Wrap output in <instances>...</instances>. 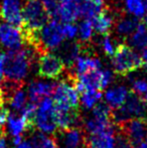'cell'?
Segmentation results:
<instances>
[{
  "label": "cell",
  "mask_w": 147,
  "mask_h": 148,
  "mask_svg": "<svg viewBox=\"0 0 147 148\" xmlns=\"http://www.w3.org/2000/svg\"><path fill=\"white\" fill-rule=\"evenodd\" d=\"M116 126L93 135H87L88 148H114Z\"/></svg>",
  "instance_id": "4fadbf2b"
},
{
  "label": "cell",
  "mask_w": 147,
  "mask_h": 148,
  "mask_svg": "<svg viewBox=\"0 0 147 148\" xmlns=\"http://www.w3.org/2000/svg\"><path fill=\"white\" fill-rule=\"evenodd\" d=\"M132 91L144 99V97L147 95V81L144 79L135 80L132 84Z\"/></svg>",
  "instance_id": "4dcf8cb0"
},
{
  "label": "cell",
  "mask_w": 147,
  "mask_h": 148,
  "mask_svg": "<svg viewBox=\"0 0 147 148\" xmlns=\"http://www.w3.org/2000/svg\"><path fill=\"white\" fill-rule=\"evenodd\" d=\"M94 31L102 35H108L113 27L114 24V17L110 13V11L107 9H104L100 14L93 18L92 20Z\"/></svg>",
  "instance_id": "ac0fdd59"
},
{
  "label": "cell",
  "mask_w": 147,
  "mask_h": 148,
  "mask_svg": "<svg viewBox=\"0 0 147 148\" xmlns=\"http://www.w3.org/2000/svg\"><path fill=\"white\" fill-rule=\"evenodd\" d=\"M80 17L78 2H70V3H59L57 12L55 20L67 23V22H74Z\"/></svg>",
  "instance_id": "d6986e66"
},
{
  "label": "cell",
  "mask_w": 147,
  "mask_h": 148,
  "mask_svg": "<svg viewBox=\"0 0 147 148\" xmlns=\"http://www.w3.org/2000/svg\"><path fill=\"white\" fill-rule=\"evenodd\" d=\"M145 1V5H146V8H147V0H144Z\"/></svg>",
  "instance_id": "ee69618b"
},
{
  "label": "cell",
  "mask_w": 147,
  "mask_h": 148,
  "mask_svg": "<svg viewBox=\"0 0 147 148\" xmlns=\"http://www.w3.org/2000/svg\"><path fill=\"white\" fill-rule=\"evenodd\" d=\"M125 8L128 13L136 18L143 17L147 11L144 0H125Z\"/></svg>",
  "instance_id": "d4e9b609"
},
{
  "label": "cell",
  "mask_w": 147,
  "mask_h": 148,
  "mask_svg": "<svg viewBox=\"0 0 147 148\" xmlns=\"http://www.w3.org/2000/svg\"><path fill=\"white\" fill-rule=\"evenodd\" d=\"M40 1L46 13L49 14V19H55L59 2L57 0H40Z\"/></svg>",
  "instance_id": "f1b7e54d"
},
{
  "label": "cell",
  "mask_w": 147,
  "mask_h": 148,
  "mask_svg": "<svg viewBox=\"0 0 147 148\" xmlns=\"http://www.w3.org/2000/svg\"><path fill=\"white\" fill-rule=\"evenodd\" d=\"M49 20L40 0H28L22 6V25L24 35L38 31Z\"/></svg>",
  "instance_id": "3957f363"
},
{
  "label": "cell",
  "mask_w": 147,
  "mask_h": 148,
  "mask_svg": "<svg viewBox=\"0 0 147 148\" xmlns=\"http://www.w3.org/2000/svg\"><path fill=\"white\" fill-rule=\"evenodd\" d=\"M0 148H7V143H6V135L0 137Z\"/></svg>",
  "instance_id": "8d00e7d4"
},
{
  "label": "cell",
  "mask_w": 147,
  "mask_h": 148,
  "mask_svg": "<svg viewBox=\"0 0 147 148\" xmlns=\"http://www.w3.org/2000/svg\"><path fill=\"white\" fill-rule=\"evenodd\" d=\"M31 134L32 137L30 143H31L34 148H57L53 138L45 136L44 133L37 132L36 130Z\"/></svg>",
  "instance_id": "484cf974"
},
{
  "label": "cell",
  "mask_w": 147,
  "mask_h": 148,
  "mask_svg": "<svg viewBox=\"0 0 147 148\" xmlns=\"http://www.w3.org/2000/svg\"><path fill=\"white\" fill-rule=\"evenodd\" d=\"M128 93H129V90L125 86H117L109 89L105 94L106 103L112 109H117V108L121 107L124 102L126 101Z\"/></svg>",
  "instance_id": "ffe728a7"
},
{
  "label": "cell",
  "mask_w": 147,
  "mask_h": 148,
  "mask_svg": "<svg viewBox=\"0 0 147 148\" xmlns=\"http://www.w3.org/2000/svg\"><path fill=\"white\" fill-rule=\"evenodd\" d=\"M3 80H4V77L2 75V73L0 72V92H1V87H2V83H3Z\"/></svg>",
  "instance_id": "ab89813d"
},
{
  "label": "cell",
  "mask_w": 147,
  "mask_h": 148,
  "mask_svg": "<svg viewBox=\"0 0 147 148\" xmlns=\"http://www.w3.org/2000/svg\"><path fill=\"white\" fill-rule=\"evenodd\" d=\"M63 30L65 37L68 39H73L78 35V26L74 22L63 23Z\"/></svg>",
  "instance_id": "836d02e7"
},
{
  "label": "cell",
  "mask_w": 147,
  "mask_h": 148,
  "mask_svg": "<svg viewBox=\"0 0 147 148\" xmlns=\"http://www.w3.org/2000/svg\"><path fill=\"white\" fill-rule=\"evenodd\" d=\"M7 121H8V130H9V132L13 136L21 135L22 132H29L26 120L20 114L18 115L16 113L14 114L9 112Z\"/></svg>",
  "instance_id": "44dd1931"
},
{
  "label": "cell",
  "mask_w": 147,
  "mask_h": 148,
  "mask_svg": "<svg viewBox=\"0 0 147 148\" xmlns=\"http://www.w3.org/2000/svg\"><path fill=\"white\" fill-rule=\"evenodd\" d=\"M59 3H70V2H79L80 0H57Z\"/></svg>",
  "instance_id": "f35d334b"
},
{
  "label": "cell",
  "mask_w": 147,
  "mask_h": 148,
  "mask_svg": "<svg viewBox=\"0 0 147 148\" xmlns=\"http://www.w3.org/2000/svg\"><path fill=\"white\" fill-rule=\"evenodd\" d=\"M4 135H6V132H5V128H2V129H0V137L4 136Z\"/></svg>",
  "instance_id": "60d3db41"
},
{
  "label": "cell",
  "mask_w": 147,
  "mask_h": 148,
  "mask_svg": "<svg viewBox=\"0 0 147 148\" xmlns=\"http://www.w3.org/2000/svg\"><path fill=\"white\" fill-rule=\"evenodd\" d=\"M101 66H102V64L98 58L93 57L90 53H84L83 51L77 59L74 66L69 71L74 73L76 76H79L91 70H100Z\"/></svg>",
  "instance_id": "5bb4252c"
},
{
  "label": "cell",
  "mask_w": 147,
  "mask_h": 148,
  "mask_svg": "<svg viewBox=\"0 0 147 148\" xmlns=\"http://www.w3.org/2000/svg\"><path fill=\"white\" fill-rule=\"evenodd\" d=\"M37 56L38 53L34 47L28 45L16 51H8L2 69L4 79L12 82H23L29 74Z\"/></svg>",
  "instance_id": "6da1fadb"
},
{
  "label": "cell",
  "mask_w": 147,
  "mask_h": 148,
  "mask_svg": "<svg viewBox=\"0 0 147 148\" xmlns=\"http://www.w3.org/2000/svg\"><path fill=\"white\" fill-rule=\"evenodd\" d=\"M138 20L134 16H123L116 23V30L122 36H130L138 25Z\"/></svg>",
  "instance_id": "603a6c76"
},
{
  "label": "cell",
  "mask_w": 147,
  "mask_h": 148,
  "mask_svg": "<svg viewBox=\"0 0 147 148\" xmlns=\"http://www.w3.org/2000/svg\"><path fill=\"white\" fill-rule=\"evenodd\" d=\"M116 129L122 132L135 148L147 137V120L145 117L131 118L115 124Z\"/></svg>",
  "instance_id": "ba28073f"
},
{
  "label": "cell",
  "mask_w": 147,
  "mask_h": 148,
  "mask_svg": "<svg viewBox=\"0 0 147 148\" xmlns=\"http://www.w3.org/2000/svg\"><path fill=\"white\" fill-rule=\"evenodd\" d=\"M55 121L59 128H75L83 126V118L80 108L57 109L55 108Z\"/></svg>",
  "instance_id": "8fae6325"
},
{
  "label": "cell",
  "mask_w": 147,
  "mask_h": 148,
  "mask_svg": "<svg viewBox=\"0 0 147 148\" xmlns=\"http://www.w3.org/2000/svg\"><path fill=\"white\" fill-rule=\"evenodd\" d=\"M57 49H59L57 56L63 60L66 66L69 70H71L73 68L79 56L84 51V49L81 45V43L77 42V41L67 43L65 45H61Z\"/></svg>",
  "instance_id": "9a60e30c"
},
{
  "label": "cell",
  "mask_w": 147,
  "mask_h": 148,
  "mask_svg": "<svg viewBox=\"0 0 147 148\" xmlns=\"http://www.w3.org/2000/svg\"><path fill=\"white\" fill-rule=\"evenodd\" d=\"M114 148H134L128 138L116 129L115 131V142H114Z\"/></svg>",
  "instance_id": "f546056e"
},
{
  "label": "cell",
  "mask_w": 147,
  "mask_h": 148,
  "mask_svg": "<svg viewBox=\"0 0 147 148\" xmlns=\"http://www.w3.org/2000/svg\"><path fill=\"white\" fill-rule=\"evenodd\" d=\"M129 43L136 49L147 47V25L145 23H138L135 30L130 34Z\"/></svg>",
  "instance_id": "7402d4cb"
},
{
  "label": "cell",
  "mask_w": 147,
  "mask_h": 148,
  "mask_svg": "<svg viewBox=\"0 0 147 148\" xmlns=\"http://www.w3.org/2000/svg\"><path fill=\"white\" fill-rule=\"evenodd\" d=\"M6 102L0 92V129L4 128L6 121H7L8 115H9V110L6 107Z\"/></svg>",
  "instance_id": "d6a6232c"
},
{
  "label": "cell",
  "mask_w": 147,
  "mask_h": 148,
  "mask_svg": "<svg viewBox=\"0 0 147 148\" xmlns=\"http://www.w3.org/2000/svg\"><path fill=\"white\" fill-rule=\"evenodd\" d=\"M65 62L57 55L47 53H39L37 56V74L43 79H59L66 74Z\"/></svg>",
  "instance_id": "52a82bcc"
},
{
  "label": "cell",
  "mask_w": 147,
  "mask_h": 148,
  "mask_svg": "<svg viewBox=\"0 0 147 148\" xmlns=\"http://www.w3.org/2000/svg\"><path fill=\"white\" fill-rule=\"evenodd\" d=\"M117 47V45H116ZM116 47L114 45V41L112 40V38L108 35H104V38L102 39V49L104 53L107 57H112L115 53Z\"/></svg>",
  "instance_id": "1f68e13d"
},
{
  "label": "cell",
  "mask_w": 147,
  "mask_h": 148,
  "mask_svg": "<svg viewBox=\"0 0 147 148\" xmlns=\"http://www.w3.org/2000/svg\"><path fill=\"white\" fill-rule=\"evenodd\" d=\"M0 45L7 51H16L26 47L24 32L19 26L10 23L0 25Z\"/></svg>",
  "instance_id": "9c48e42d"
},
{
  "label": "cell",
  "mask_w": 147,
  "mask_h": 148,
  "mask_svg": "<svg viewBox=\"0 0 147 148\" xmlns=\"http://www.w3.org/2000/svg\"><path fill=\"white\" fill-rule=\"evenodd\" d=\"M34 126L39 132L53 134L57 129L53 102L49 97L43 98L37 105V109L34 119Z\"/></svg>",
  "instance_id": "5b68a950"
},
{
  "label": "cell",
  "mask_w": 147,
  "mask_h": 148,
  "mask_svg": "<svg viewBox=\"0 0 147 148\" xmlns=\"http://www.w3.org/2000/svg\"><path fill=\"white\" fill-rule=\"evenodd\" d=\"M111 58L114 73L118 76L126 77L143 66L141 57L126 43L117 45Z\"/></svg>",
  "instance_id": "7a4b0ae2"
},
{
  "label": "cell",
  "mask_w": 147,
  "mask_h": 148,
  "mask_svg": "<svg viewBox=\"0 0 147 148\" xmlns=\"http://www.w3.org/2000/svg\"><path fill=\"white\" fill-rule=\"evenodd\" d=\"M143 17H144V22H143V23H145V24H146V25H147V11H146L145 15H144V16H143Z\"/></svg>",
  "instance_id": "b9f144b4"
},
{
  "label": "cell",
  "mask_w": 147,
  "mask_h": 148,
  "mask_svg": "<svg viewBox=\"0 0 147 148\" xmlns=\"http://www.w3.org/2000/svg\"><path fill=\"white\" fill-rule=\"evenodd\" d=\"M93 33H94V27L91 20L84 19L80 23L78 27V35L82 42H89L92 39Z\"/></svg>",
  "instance_id": "83f0119b"
},
{
  "label": "cell",
  "mask_w": 147,
  "mask_h": 148,
  "mask_svg": "<svg viewBox=\"0 0 147 148\" xmlns=\"http://www.w3.org/2000/svg\"><path fill=\"white\" fill-rule=\"evenodd\" d=\"M141 59L143 60V64H145L147 66V47H145L144 49H142V56Z\"/></svg>",
  "instance_id": "d590c367"
},
{
  "label": "cell",
  "mask_w": 147,
  "mask_h": 148,
  "mask_svg": "<svg viewBox=\"0 0 147 148\" xmlns=\"http://www.w3.org/2000/svg\"><path fill=\"white\" fill-rule=\"evenodd\" d=\"M80 96V103L84 106L85 109L90 110L98 103L102 98L101 91H84L79 94Z\"/></svg>",
  "instance_id": "cb8c5ba5"
},
{
  "label": "cell",
  "mask_w": 147,
  "mask_h": 148,
  "mask_svg": "<svg viewBox=\"0 0 147 148\" xmlns=\"http://www.w3.org/2000/svg\"><path fill=\"white\" fill-rule=\"evenodd\" d=\"M51 138L57 148H88L87 135L82 127L55 129Z\"/></svg>",
  "instance_id": "8992f818"
},
{
  "label": "cell",
  "mask_w": 147,
  "mask_h": 148,
  "mask_svg": "<svg viewBox=\"0 0 147 148\" xmlns=\"http://www.w3.org/2000/svg\"><path fill=\"white\" fill-rule=\"evenodd\" d=\"M55 83H45L40 81H32L27 89V96L30 102L37 104L43 98L51 97L55 89Z\"/></svg>",
  "instance_id": "7c38bea8"
},
{
  "label": "cell",
  "mask_w": 147,
  "mask_h": 148,
  "mask_svg": "<svg viewBox=\"0 0 147 148\" xmlns=\"http://www.w3.org/2000/svg\"><path fill=\"white\" fill-rule=\"evenodd\" d=\"M146 111L147 103L131 90L123 105L117 109H112V119L114 124H117L131 118L145 117Z\"/></svg>",
  "instance_id": "277c9868"
},
{
  "label": "cell",
  "mask_w": 147,
  "mask_h": 148,
  "mask_svg": "<svg viewBox=\"0 0 147 148\" xmlns=\"http://www.w3.org/2000/svg\"><path fill=\"white\" fill-rule=\"evenodd\" d=\"M143 100H144V101H145L146 103H147V95L145 96V97H144V99H143Z\"/></svg>",
  "instance_id": "7bdbcfd3"
},
{
  "label": "cell",
  "mask_w": 147,
  "mask_h": 148,
  "mask_svg": "<svg viewBox=\"0 0 147 148\" xmlns=\"http://www.w3.org/2000/svg\"><path fill=\"white\" fill-rule=\"evenodd\" d=\"M22 0H0V17L12 25H22Z\"/></svg>",
  "instance_id": "30bf717a"
},
{
  "label": "cell",
  "mask_w": 147,
  "mask_h": 148,
  "mask_svg": "<svg viewBox=\"0 0 147 148\" xmlns=\"http://www.w3.org/2000/svg\"><path fill=\"white\" fill-rule=\"evenodd\" d=\"M27 91L24 90V85L14 89L7 97L5 98L6 104L9 105V107L15 112L16 114H20L25 106L27 105L28 101Z\"/></svg>",
  "instance_id": "2e32d148"
},
{
  "label": "cell",
  "mask_w": 147,
  "mask_h": 148,
  "mask_svg": "<svg viewBox=\"0 0 147 148\" xmlns=\"http://www.w3.org/2000/svg\"><path fill=\"white\" fill-rule=\"evenodd\" d=\"M78 4L80 17L88 20H92L105 9L103 0H80Z\"/></svg>",
  "instance_id": "e0dca14e"
},
{
  "label": "cell",
  "mask_w": 147,
  "mask_h": 148,
  "mask_svg": "<svg viewBox=\"0 0 147 148\" xmlns=\"http://www.w3.org/2000/svg\"><path fill=\"white\" fill-rule=\"evenodd\" d=\"M0 25H1V24H0Z\"/></svg>",
  "instance_id": "f6af8a7d"
},
{
  "label": "cell",
  "mask_w": 147,
  "mask_h": 148,
  "mask_svg": "<svg viewBox=\"0 0 147 148\" xmlns=\"http://www.w3.org/2000/svg\"><path fill=\"white\" fill-rule=\"evenodd\" d=\"M135 148H147V137H146V139L143 141V142H141L139 145H137Z\"/></svg>",
  "instance_id": "74e56055"
},
{
  "label": "cell",
  "mask_w": 147,
  "mask_h": 148,
  "mask_svg": "<svg viewBox=\"0 0 147 148\" xmlns=\"http://www.w3.org/2000/svg\"><path fill=\"white\" fill-rule=\"evenodd\" d=\"M92 116L99 119H104V120H111L112 119V108L106 102L99 101L95 104V106L92 108Z\"/></svg>",
  "instance_id": "4316f807"
},
{
  "label": "cell",
  "mask_w": 147,
  "mask_h": 148,
  "mask_svg": "<svg viewBox=\"0 0 147 148\" xmlns=\"http://www.w3.org/2000/svg\"><path fill=\"white\" fill-rule=\"evenodd\" d=\"M16 148H34V146L31 145V143L28 142V141H23L19 143L18 145H16Z\"/></svg>",
  "instance_id": "e575fe53"
}]
</instances>
